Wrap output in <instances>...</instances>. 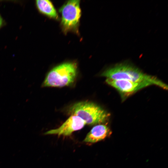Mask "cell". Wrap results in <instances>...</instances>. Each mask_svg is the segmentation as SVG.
Returning <instances> with one entry per match:
<instances>
[{
  "mask_svg": "<svg viewBox=\"0 0 168 168\" xmlns=\"http://www.w3.org/2000/svg\"><path fill=\"white\" fill-rule=\"evenodd\" d=\"M111 133L110 129L106 125L97 124L87 134L83 142L90 143L96 142L109 136Z\"/></svg>",
  "mask_w": 168,
  "mask_h": 168,
  "instance_id": "obj_7",
  "label": "cell"
},
{
  "mask_svg": "<svg viewBox=\"0 0 168 168\" xmlns=\"http://www.w3.org/2000/svg\"><path fill=\"white\" fill-rule=\"evenodd\" d=\"M79 0H70L60 8L61 25L65 32L75 29L78 24L81 16Z\"/></svg>",
  "mask_w": 168,
  "mask_h": 168,
  "instance_id": "obj_4",
  "label": "cell"
},
{
  "mask_svg": "<svg viewBox=\"0 0 168 168\" xmlns=\"http://www.w3.org/2000/svg\"><path fill=\"white\" fill-rule=\"evenodd\" d=\"M101 76L113 80L145 83L168 89L167 85L156 77L146 74L138 68L125 63L118 64L109 68L103 72Z\"/></svg>",
  "mask_w": 168,
  "mask_h": 168,
  "instance_id": "obj_1",
  "label": "cell"
},
{
  "mask_svg": "<svg viewBox=\"0 0 168 168\" xmlns=\"http://www.w3.org/2000/svg\"><path fill=\"white\" fill-rule=\"evenodd\" d=\"M86 124L85 122L80 117L71 115L59 128L47 131L44 134L68 136L73 132L82 129Z\"/></svg>",
  "mask_w": 168,
  "mask_h": 168,
  "instance_id": "obj_5",
  "label": "cell"
},
{
  "mask_svg": "<svg viewBox=\"0 0 168 168\" xmlns=\"http://www.w3.org/2000/svg\"><path fill=\"white\" fill-rule=\"evenodd\" d=\"M3 23L2 19L0 15V27L2 25Z\"/></svg>",
  "mask_w": 168,
  "mask_h": 168,
  "instance_id": "obj_9",
  "label": "cell"
},
{
  "mask_svg": "<svg viewBox=\"0 0 168 168\" xmlns=\"http://www.w3.org/2000/svg\"><path fill=\"white\" fill-rule=\"evenodd\" d=\"M106 82L119 92L125 94L131 93L150 85L143 82H135L125 80H113L108 78Z\"/></svg>",
  "mask_w": 168,
  "mask_h": 168,
  "instance_id": "obj_6",
  "label": "cell"
},
{
  "mask_svg": "<svg viewBox=\"0 0 168 168\" xmlns=\"http://www.w3.org/2000/svg\"><path fill=\"white\" fill-rule=\"evenodd\" d=\"M37 7L39 10L48 16L56 20L58 19L57 13L52 3L47 0L36 1Z\"/></svg>",
  "mask_w": 168,
  "mask_h": 168,
  "instance_id": "obj_8",
  "label": "cell"
},
{
  "mask_svg": "<svg viewBox=\"0 0 168 168\" xmlns=\"http://www.w3.org/2000/svg\"><path fill=\"white\" fill-rule=\"evenodd\" d=\"M69 112L71 115L80 117L86 124L91 126L106 122L110 115L98 105L86 101L74 104L70 108Z\"/></svg>",
  "mask_w": 168,
  "mask_h": 168,
  "instance_id": "obj_3",
  "label": "cell"
},
{
  "mask_svg": "<svg viewBox=\"0 0 168 168\" xmlns=\"http://www.w3.org/2000/svg\"><path fill=\"white\" fill-rule=\"evenodd\" d=\"M76 63L66 62L58 65L47 74L42 84L43 87H62L72 84L77 75Z\"/></svg>",
  "mask_w": 168,
  "mask_h": 168,
  "instance_id": "obj_2",
  "label": "cell"
}]
</instances>
